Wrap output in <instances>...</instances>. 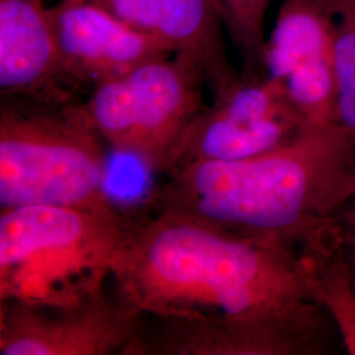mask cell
I'll return each instance as SVG.
<instances>
[{
	"instance_id": "cell-1",
	"label": "cell",
	"mask_w": 355,
	"mask_h": 355,
	"mask_svg": "<svg viewBox=\"0 0 355 355\" xmlns=\"http://www.w3.org/2000/svg\"><path fill=\"white\" fill-rule=\"evenodd\" d=\"M111 279L146 318L334 329L313 297L303 246L183 216L129 214Z\"/></svg>"
},
{
	"instance_id": "cell-2",
	"label": "cell",
	"mask_w": 355,
	"mask_h": 355,
	"mask_svg": "<svg viewBox=\"0 0 355 355\" xmlns=\"http://www.w3.org/2000/svg\"><path fill=\"white\" fill-rule=\"evenodd\" d=\"M354 190L355 135L331 123L249 158L179 166L149 191L145 209L304 248Z\"/></svg>"
},
{
	"instance_id": "cell-3",
	"label": "cell",
	"mask_w": 355,
	"mask_h": 355,
	"mask_svg": "<svg viewBox=\"0 0 355 355\" xmlns=\"http://www.w3.org/2000/svg\"><path fill=\"white\" fill-rule=\"evenodd\" d=\"M107 149L79 101L0 98V209H123L107 189Z\"/></svg>"
},
{
	"instance_id": "cell-4",
	"label": "cell",
	"mask_w": 355,
	"mask_h": 355,
	"mask_svg": "<svg viewBox=\"0 0 355 355\" xmlns=\"http://www.w3.org/2000/svg\"><path fill=\"white\" fill-rule=\"evenodd\" d=\"M129 214L32 204L0 209V302L69 304L111 282Z\"/></svg>"
},
{
	"instance_id": "cell-5",
	"label": "cell",
	"mask_w": 355,
	"mask_h": 355,
	"mask_svg": "<svg viewBox=\"0 0 355 355\" xmlns=\"http://www.w3.org/2000/svg\"><path fill=\"white\" fill-rule=\"evenodd\" d=\"M203 70L180 54L141 64L79 101L108 149L167 174L187 130L208 105Z\"/></svg>"
},
{
	"instance_id": "cell-6",
	"label": "cell",
	"mask_w": 355,
	"mask_h": 355,
	"mask_svg": "<svg viewBox=\"0 0 355 355\" xmlns=\"http://www.w3.org/2000/svg\"><path fill=\"white\" fill-rule=\"evenodd\" d=\"M144 324L112 279L69 304L0 302V355H137Z\"/></svg>"
},
{
	"instance_id": "cell-7",
	"label": "cell",
	"mask_w": 355,
	"mask_h": 355,
	"mask_svg": "<svg viewBox=\"0 0 355 355\" xmlns=\"http://www.w3.org/2000/svg\"><path fill=\"white\" fill-rule=\"evenodd\" d=\"M306 127L283 91L266 76L241 78L236 86L214 96L199 114L182 141L171 170L193 161L249 158L287 144Z\"/></svg>"
},
{
	"instance_id": "cell-8",
	"label": "cell",
	"mask_w": 355,
	"mask_h": 355,
	"mask_svg": "<svg viewBox=\"0 0 355 355\" xmlns=\"http://www.w3.org/2000/svg\"><path fill=\"white\" fill-rule=\"evenodd\" d=\"M263 66L305 125L337 123L334 31L321 0L282 1Z\"/></svg>"
},
{
	"instance_id": "cell-9",
	"label": "cell",
	"mask_w": 355,
	"mask_h": 355,
	"mask_svg": "<svg viewBox=\"0 0 355 355\" xmlns=\"http://www.w3.org/2000/svg\"><path fill=\"white\" fill-rule=\"evenodd\" d=\"M48 16L64 83L78 99L141 64L174 54L158 38L89 1L60 0L48 6Z\"/></svg>"
},
{
	"instance_id": "cell-10",
	"label": "cell",
	"mask_w": 355,
	"mask_h": 355,
	"mask_svg": "<svg viewBox=\"0 0 355 355\" xmlns=\"http://www.w3.org/2000/svg\"><path fill=\"white\" fill-rule=\"evenodd\" d=\"M158 38L203 70L212 98L241 80L229 61L215 0H82Z\"/></svg>"
},
{
	"instance_id": "cell-11",
	"label": "cell",
	"mask_w": 355,
	"mask_h": 355,
	"mask_svg": "<svg viewBox=\"0 0 355 355\" xmlns=\"http://www.w3.org/2000/svg\"><path fill=\"white\" fill-rule=\"evenodd\" d=\"M145 318L137 355H318L331 333L278 324L204 325Z\"/></svg>"
},
{
	"instance_id": "cell-12",
	"label": "cell",
	"mask_w": 355,
	"mask_h": 355,
	"mask_svg": "<svg viewBox=\"0 0 355 355\" xmlns=\"http://www.w3.org/2000/svg\"><path fill=\"white\" fill-rule=\"evenodd\" d=\"M0 98L79 101L64 83L45 0H0Z\"/></svg>"
},
{
	"instance_id": "cell-13",
	"label": "cell",
	"mask_w": 355,
	"mask_h": 355,
	"mask_svg": "<svg viewBox=\"0 0 355 355\" xmlns=\"http://www.w3.org/2000/svg\"><path fill=\"white\" fill-rule=\"evenodd\" d=\"M312 271V291L328 313L346 353L355 355V275L333 248L330 234L305 246Z\"/></svg>"
},
{
	"instance_id": "cell-14",
	"label": "cell",
	"mask_w": 355,
	"mask_h": 355,
	"mask_svg": "<svg viewBox=\"0 0 355 355\" xmlns=\"http://www.w3.org/2000/svg\"><path fill=\"white\" fill-rule=\"evenodd\" d=\"M272 0H215L224 31L240 54L242 78L265 76L266 13Z\"/></svg>"
},
{
	"instance_id": "cell-15",
	"label": "cell",
	"mask_w": 355,
	"mask_h": 355,
	"mask_svg": "<svg viewBox=\"0 0 355 355\" xmlns=\"http://www.w3.org/2000/svg\"><path fill=\"white\" fill-rule=\"evenodd\" d=\"M334 31L337 123L355 135V0H321Z\"/></svg>"
},
{
	"instance_id": "cell-16",
	"label": "cell",
	"mask_w": 355,
	"mask_h": 355,
	"mask_svg": "<svg viewBox=\"0 0 355 355\" xmlns=\"http://www.w3.org/2000/svg\"><path fill=\"white\" fill-rule=\"evenodd\" d=\"M330 241L355 275V190L331 220Z\"/></svg>"
}]
</instances>
